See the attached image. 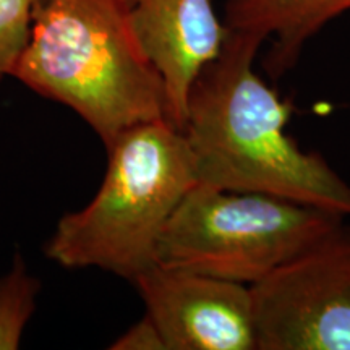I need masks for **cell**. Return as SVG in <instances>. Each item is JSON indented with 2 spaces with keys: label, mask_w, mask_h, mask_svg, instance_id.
Wrapping results in <instances>:
<instances>
[{
  "label": "cell",
  "mask_w": 350,
  "mask_h": 350,
  "mask_svg": "<svg viewBox=\"0 0 350 350\" xmlns=\"http://www.w3.org/2000/svg\"><path fill=\"white\" fill-rule=\"evenodd\" d=\"M12 78L77 112L103 143L167 120L163 78L124 0H41Z\"/></svg>",
  "instance_id": "7a4b0ae2"
},
{
  "label": "cell",
  "mask_w": 350,
  "mask_h": 350,
  "mask_svg": "<svg viewBox=\"0 0 350 350\" xmlns=\"http://www.w3.org/2000/svg\"><path fill=\"white\" fill-rule=\"evenodd\" d=\"M131 284L165 350H256L250 286L157 262Z\"/></svg>",
  "instance_id": "8992f818"
},
{
  "label": "cell",
  "mask_w": 350,
  "mask_h": 350,
  "mask_svg": "<svg viewBox=\"0 0 350 350\" xmlns=\"http://www.w3.org/2000/svg\"><path fill=\"white\" fill-rule=\"evenodd\" d=\"M344 221L340 214L273 195L198 182L161 235L157 265L252 287Z\"/></svg>",
  "instance_id": "277c9868"
},
{
  "label": "cell",
  "mask_w": 350,
  "mask_h": 350,
  "mask_svg": "<svg viewBox=\"0 0 350 350\" xmlns=\"http://www.w3.org/2000/svg\"><path fill=\"white\" fill-rule=\"evenodd\" d=\"M262 44L227 31L188 94L183 135L198 182L350 217V185L287 133L291 106L253 68Z\"/></svg>",
  "instance_id": "6da1fadb"
},
{
  "label": "cell",
  "mask_w": 350,
  "mask_h": 350,
  "mask_svg": "<svg viewBox=\"0 0 350 350\" xmlns=\"http://www.w3.org/2000/svg\"><path fill=\"white\" fill-rule=\"evenodd\" d=\"M350 10V0H227L226 29L265 44L269 77L281 78L299 62L301 51L327 23Z\"/></svg>",
  "instance_id": "ba28073f"
},
{
  "label": "cell",
  "mask_w": 350,
  "mask_h": 350,
  "mask_svg": "<svg viewBox=\"0 0 350 350\" xmlns=\"http://www.w3.org/2000/svg\"><path fill=\"white\" fill-rule=\"evenodd\" d=\"M41 0H0V81L12 77Z\"/></svg>",
  "instance_id": "30bf717a"
},
{
  "label": "cell",
  "mask_w": 350,
  "mask_h": 350,
  "mask_svg": "<svg viewBox=\"0 0 350 350\" xmlns=\"http://www.w3.org/2000/svg\"><path fill=\"white\" fill-rule=\"evenodd\" d=\"M106 150L98 193L60 217L46 255L62 268H99L133 282L157 262L161 235L198 175L185 135L167 120L131 126Z\"/></svg>",
  "instance_id": "3957f363"
},
{
  "label": "cell",
  "mask_w": 350,
  "mask_h": 350,
  "mask_svg": "<svg viewBox=\"0 0 350 350\" xmlns=\"http://www.w3.org/2000/svg\"><path fill=\"white\" fill-rule=\"evenodd\" d=\"M144 54L163 78L167 122L183 129L191 86L227 38L211 0H124Z\"/></svg>",
  "instance_id": "52a82bcc"
},
{
  "label": "cell",
  "mask_w": 350,
  "mask_h": 350,
  "mask_svg": "<svg viewBox=\"0 0 350 350\" xmlns=\"http://www.w3.org/2000/svg\"><path fill=\"white\" fill-rule=\"evenodd\" d=\"M256 350H350V227L252 286Z\"/></svg>",
  "instance_id": "5b68a950"
},
{
  "label": "cell",
  "mask_w": 350,
  "mask_h": 350,
  "mask_svg": "<svg viewBox=\"0 0 350 350\" xmlns=\"http://www.w3.org/2000/svg\"><path fill=\"white\" fill-rule=\"evenodd\" d=\"M39 291V279L16 255L10 271L0 275V350L20 347L25 327L36 310Z\"/></svg>",
  "instance_id": "9c48e42d"
},
{
  "label": "cell",
  "mask_w": 350,
  "mask_h": 350,
  "mask_svg": "<svg viewBox=\"0 0 350 350\" xmlns=\"http://www.w3.org/2000/svg\"><path fill=\"white\" fill-rule=\"evenodd\" d=\"M113 350H165L161 332L152 319L144 313L139 321L130 326L116 342L111 345Z\"/></svg>",
  "instance_id": "8fae6325"
}]
</instances>
